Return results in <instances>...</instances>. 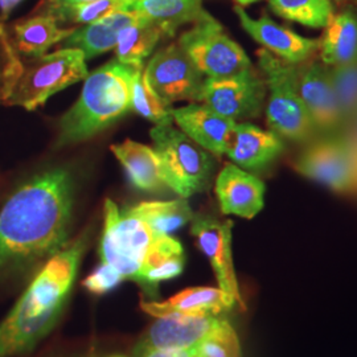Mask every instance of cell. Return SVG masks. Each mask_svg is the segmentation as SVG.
I'll list each match as a JSON object with an SVG mask.
<instances>
[{
    "label": "cell",
    "instance_id": "obj_25",
    "mask_svg": "<svg viewBox=\"0 0 357 357\" xmlns=\"http://www.w3.org/2000/svg\"><path fill=\"white\" fill-rule=\"evenodd\" d=\"M163 38H168V35L162 26L142 17L121 31L114 50L115 59L123 64L144 65V60Z\"/></svg>",
    "mask_w": 357,
    "mask_h": 357
},
{
    "label": "cell",
    "instance_id": "obj_24",
    "mask_svg": "<svg viewBox=\"0 0 357 357\" xmlns=\"http://www.w3.org/2000/svg\"><path fill=\"white\" fill-rule=\"evenodd\" d=\"M131 11L162 26L168 38H174L180 26L193 24L206 13L203 0H135Z\"/></svg>",
    "mask_w": 357,
    "mask_h": 357
},
{
    "label": "cell",
    "instance_id": "obj_16",
    "mask_svg": "<svg viewBox=\"0 0 357 357\" xmlns=\"http://www.w3.org/2000/svg\"><path fill=\"white\" fill-rule=\"evenodd\" d=\"M174 122L197 146L212 155H225L236 123L202 102H192L172 110Z\"/></svg>",
    "mask_w": 357,
    "mask_h": 357
},
{
    "label": "cell",
    "instance_id": "obj_12",
    "mask_svg": "<svg viewBox=\"0 0 357 357\" xmlns=\"http://www.w3.org/2000/svg\"><path fill=\"white\" fill-rule=\"evenodd\" d=\"M294 81L319 137L335 135L342 116L332 88L330 69L317 57L291 65Z\"/></svg>",
    "mask_w": 357,
    "mask_h": 357
},
{
    "label": "cell",
    "instance_id": "obj_3",
    "mask_svg": "<svg viewBox=\"0 0 357 357\" xmlns=\"http://www.w3.org/2000/svg\"><path fill=\"white\" fill-rule=\"evenodd\" d=\"M135 66L114 59L88 75L78 101L59 122L57 147L88 141L131 112L130 81Z\"/></svg>",
    "mask_w": 357,
    "mask_h": 357
},
{
    "label": "cell",
    "instance_id": "obj_23",
    "mask_svg": "<svg viewBox=\"0 0 357 357\" xmlns=\"http://www.w3.org/2000/svg\"><path fill=\"white\" fill-rule=\"evenodd\" d=\"M318 59L327 66H339L357 60V10L348 6L333 13L319 38Z\"/></svg>",
    "mask_w": 357,
    "mask_h": 357
},
{
    "label": "cell",
    "instance_id": "obj_26",
    "mask_svg": "<svg viewBox=\"0 0 357 357\" xmlns=\"http://www.w3.org/2000/svg\"><path fill=\"white\" fill-rule=\"evenodd\" d=\"M126 211L139 217L153 231L169 236L191 222L195 217L187 199L183 197L171 202H143Z\"/></svg>",
    "mask_w": 357,
    "mask_h": 357
},
{
    "label": "cell",
    "instance_id": "obj_11",
    "mask_svg": "<svg viewBox=\"0 0 357 357\" xmlns=\"http://www.w3.org/2000/svg\"><path fill=\"white\" fill-rule=\"evenodd\" d=\"M144 76L160 100L200 102L205 76L178 43L156 52L144 66Z\"/></svg>",
    "mask_w": 357,
    "mask_h": 357
},
{
    "label": "cell",
    "instance_id": "obj_5",
    "mask_svg": "<svg viewBox=\"0 0 357 357\" xmlns=\"http://www.w3.org/2000/svg\"><path fill=\"white\" fill-rule=\"evenodd\" d=\"M88 75L84 53L73 48L22 59V73L3 106H20L33 112L53 94L85 79Z\"/></svg>",
    "mask_w": 357,
    "mask_h": 357
},
{
    "label": "cell",
    "instance_id": "obj_8",
    "mask_svg": "<svg viewBox=\"0 0 357 357\" xmlns=\"http://www.w3.org/2000/svg\"><path fill=\"white\" fill-rule=\"evenodd\" d=\"M178 44L205 78L233 76L253 66L243 47L228 36L211 13H205L183 32Z\"/></svg>",
    "mask_w": 357,
    "mask_h": 357
},
{
    "label": "cell",
    "instance_id": "obj_38",
    "mask_svg": "<svg viewBox=\"0 0 357 357\" xmlns=\"http://www.w3.org/2000/svg\"><path fill=\"white\" fill-rule=\"evenodd\" d=\"M331 1H336V3H345V1H351V0H331Z\"/></svg>",
    "mask_w": 357,
    "mask_h": 357
},
{
    "label": "cell",
    "instance_id": "obj_21",
    "mask_svg": "<svg viewBox=\"0 0 357 357\" xmlns=\"http://www.w3.org/2000/svg\"><path fill=\"white\" fill-rule=\"evenodd\" d=\"M234 303L220 289L213 287H191L175 294L165 302L142 301L141 308L153 318L168 314L183 315H213L216 317Z\"/></svg>",
    "mask_w": 357,
    "mask_h": 357
},
{
    "label": "cell",
    "instance_id": "obj_13",
    "mask_svg": "<svg viewBox=\"0 0 357 357\" xmlns=\"http://www.w3.org/2000/svg\"><path fill=\"white\" fill-rule=\"evenodd\" d=\"M191 222V234L196 240L197 248L209 259L215 271L220 290L225 294L233 303L237 302L240 306L245 308L233 265V221H221L216 217L197 215L192 218Z\"/></svg>",
    "mask_w": 357,
    "mask_h": 357
},
{
    "label": "cell",
    "instance_id": "obj_37",
    "mask_svg": "<svg viewBox=\"0 0 357 357\" xmlns=\"http://www.w3.org/2000/svg\"><path fill=\"white\" fill-rule=\"evenodd\" d=\"M63 1H66V3H77V1H89V0H63Z\"/></svg>",
    "mask_w": 357,
    "mask_h": 357
},
{
    "label": "cell",
    "instance_id": "obj_1",
    "mask_svg": "<svg viewBox=\"0 0 357 357\" xmlns=\"http://www.w3.org/2000/svg\"><path fill=\"white\" fill-rule=\"evenodd\" d=\"M75 202L72 175L53 168L29 178L0 211V280L48 261L68 243Z\"/></svg>",
    "mask_w": 357,
    "mask_h": 357
},
{
    "label": "cell",
    "instance_id": "obj_19",
    "mask_svg": "<svg viewBox=\"0 0 357 357\" xmlns=\"http://www.w3.org/2000/svg\"><path fill=\"white\" fill-rule=\"evenodd\" d=\"M76 26H63L52 15L36 11L11 26L8 33L15 51L23 57L43 56L69 38Z\"/></svg>",
    "mask_w": 357,
    "mask_h": 357
},
{
    "label": "cell",
    "instance_id": "obj_9",
    "mask_svg": "<svg viewBox=\"0 0 357 357\" xmlns=\"http://www.w3.org/2000/svg\"><path fill=\"white\" fill-rule=\"evenodd\" d=\"M294 169L339 195L356 196L357 168L344 142L337 135L318 137L291 162Z\"/></svg>",
    "mask_w": 357,
    "mask_h": 357
},
{
    "label": "cell",
    "instance_id": "obj_35",
    "mask_svg": "<svg viewBox=\"0 0 357 357\" xmlns=\"http://www.w3.org/2000/svg\"><path fill=\"white\" fill-rule=\"evenodd\" d=\"M24 0H0V23L7 20L13 10Z\"/></svg>",
    "mask_w": 357,
    "mask_h": 357
},
{
    "label": "cell",
    "instance_id": "obj_31",
    "mask_svg": "<svg viewBox=\"0 0 357 357\" xmlns=\"http://www.w3.org/2000/svg\"><path fill=\"white\" fill-rule=\"evenodd\" d=\"M22 73V59L10 41L7 29L0 32V105L7 100Z\"/></svg>",
    "mask_w": 357,
    "mask_h": 357
},
{
    "label": "cell",
    "instance_id": "obj_33",
    "mask_svg": "<svg viewBox=\"0 0 357 357\" xmlns=\"http://www.w3.org/2000/svg\"><path fill=\"white\" fill-rule=\"evenodd\" d=\"M335 135H337L342 141L344 142L345 147L351 153L357 168V114L347 125L340 128Z\"/></svg>",
    "mask_w": 357,
    "mask_h": 357
},
{
    "label": "cell",
    "instance_id": "obj_14",
    "mask_svg": "<svg viewBox=\"0 0 357 357\" xmlns=\"http://www.w3.org/2000/svg\"><path fill=\"white\" fill-rule=\"evenodd\" d=\"M234 13L243 31L282 61L291 65L302 64L318 56L319 38H305L287 26L277 24L266 15L253 19L240 6L234 7Z\"/></svg>",
    "mask_w": 357,
    "mask_h": 357
},
{
    "label": "cell",
    "instance_id": "obj_27",
    "mask_svg": "<svg viewBox=\"0 0 357 357\" xmlns=\"http://www.w3.org/2000/svg\"><path fill=\"white\" fill-rule=\"evenodd\" d=\"M131 112L153 122L155 126L172 125V107L158 97L144 76V65H137L130 81Z\"/></svg>",
    "mask_w": 357,
    "mask_h": 357
},
{
    "label": "cell",
    "instance_id": "obj_20",
    "mask_svg": "<svg viewBox=\"0 0 357 357\" xmlns=\"http://www.w3.org/2000/svg\"><path fill=\"white\" fill-rule=\"evenodd\" d=\"M141 19L138 13L132 11L107 15L89 24L77 26L73 33L60 44V48L78 50L84 53L86 60L94 59L98 54L114 51L121 31Z\"/></svg>",
    "mask_w": 357,
    "mask_h": 357
},
{
    "label": "cell",
    "instance_id": "obj_17",
    "mask_svg": "<svg viewBox=\"0 0 357 357\" xmlns=\"http://www.w3.org/2000/svg\"><path fill=\"white\" fill-rule=\"evenodd\" d=\"M215 192L224 215L250 220L257 216L265 205L266 187L264 181L234 163L225 165L218 172Z\"/></svg>",
    "mask_w": 357,
    "mask_h": 357
},
{
    "label": "cell",
    "instance_id": "obj_4",
    "mask_svg": "<svg viewBox=\"0 0 357 357\" xmlns=\"http://www.w3.org/2000/svg\"><path fill=\"white\" fill-rule=\"evenodd\" d=\"M258 69L268 88L265 115L268 130L287 143L306 144L318 138V131L294 81L291 64L270 52H257Z\"/></svg>",
    "mask_w": 357,
    "mask_h": 357
},
{
    "label": "cell",
    "instance_id": "obj_34",
    "mask_svg": "<svg viewBox=\"0 0 357 357\" xmlns=\"http://www.w3.org/2000/svg\"><path fill=\"white\" fill-rule=\"evenodd\" d=\"M141 357H193L191 348L188 349H155L143 352Z\"/></svg>",
    "mask_w": 357,
    "mask_h": 357
},
{
    "label": "cell",
    "instance_id": "obj_7",
    "mask_svg": "<svg viewBox=\"0 0 357 357\" xmlns=\"http://www.w3.org/2000/svg\"><path fill=\"white\" fill-rule=\"evenodd\" d=\"M150 135L162 162L167 188L183 199L208 188L215 169L212 153L174 125L153 126Z\"/></svg>",
    "mask_w": 357,
    "mask_h": 357
},
{
    "label": "cell",
    "instance_id": "obj_18",
    "mask_svg": "<svg viewBox=\"0 0 357 357\" xmlns=\"http://www.w3.org/2000/svg\"><path fill=\"white\" fill-rule=\"evenodd\" d=\"M213 315H183L168 314L156 318L138 347L143 354L155 349H188L220 323Z\"/></svg>",
    "mask_w": 357,
    "mask_h": 357
},
{
    "label": "cell",
    "instance_id": "obj_28",
    "mask_svg": "<svg viewBox=\"0 0 357 357\" xmlns=\"http://www.w3.org/2000/svg\"><path fill=\"white\" fill-rule=\"evenodd\" d=\"M268 8L284 20L314 29L326 28L335 13L331 0H268Z\"/></svg>",
    "mask_w": 357,
    "mask_h": 357
},
{
    "label": "cell",
    "instance_id": "obj_6",
    "mask_svg": "<svg viewBox=\"0 0 357 357\" xmlns=\"http://www.w3.org/2000/svg\"><path fill=\"white\" fill-rule=\"evenodd\" d=\"M103 234L100 255L103 264L118 270L125 280L139 283L142 271L155 246L166 234L153 231L139 217L121 211L106 199L103 208Z\"/></svg>",
    "mask_w": 357,
    "mask_h": 357
},
{
    "label": "cell",
    "instance_id": "obj_15",
    "mask_svg": "<svg viewBox=\"0 0 357 357\" xmlns=\"http://www.w3.org/2000/svg\"><path fill=\"white\" fill-rule=\"evenodd\" d=\"M287 151V142L271 130L237 122L227 153L231 163L258 174L273 166Z\"/></svg>",
    "mask_w": 357,
    "mask_h": 357
},
{
    "label": "cell",
    "instance_id": "obj_10",
    "mask_svg": "<svg viewBox=\"0 0 357 357\" xmlns=\"http://www.w3.org/2000/svg\"><path fill=\"white\" fill-rule=\"evenodd\" d=\"M266 97L265 78L250 66L233 76L205 78L200 102L234 122H245L264 113Z\"/></svg>",
    "mask_w": 357,
    "mask_h": 357
},
{
    "label": "cell",
    "instance_id": "obj_32",
    "mask_svg": "<svg viewBox=\"0 0 357 357\" xmlns=\"http://www.w3.org/2000/svg\"><path fill=\"white\" fill-rule=\"evenodd\" d=\"M122 281H125L123 275L107 264H101L91 274H89L84 281L82 286L91 294L103 295L113 291Z\"/></svg>",
    "mask_w": 357,
    "mask_h": 357
},
{
    "label": "cell",
    "instance_id": "obj_22",
    "mask_svg": "<svg viewBox=\"0 0 357 357\" xmlns=\"http://www.w3.org/2000/svg\"><path fill=\"white\" fill-rule=\"evenodd\" d=\"M110 150L135 188L149 192L167 188L162 162L153 147L128 139L113 144Z\"/></svg>",
    "mask_w": 357,
    "mask_h": 357
},
{
    "label": "cell",
    "instance_id": "obj_29",
    "mask_svg": "<svg viewBox=\"0 0 357 357\" xmlns=\"http://www.w3.org/2000/svg\"><path fill=\"white\" fill-rule=\"evenodd\" d=\"M328 69L343 128L357 114V60L351 64L328 66Z\"/></svg>",
    "mask_w": 357,
    "mask_h": 357
},
{
    "label": "cell",
    "instance_id": "obj_39",
    "mask_svg": "<svg viewBox=\"0 0 357 357\" xmlns=\"http://www.w3.org/2000/svg\"><path fill=\"white\" fill-rule=\"evenodd\" d=\"M110 357H125V356H110Z\"/></svg>",
    "mask_w": 357,
    "mask_h": 357
},
{
    "label": "cell",
    "instance_id": "obj_2",
    "mask_svg": "<svg viewBox=\"0 0 357 357\" xmlns=\"http://www.w3.org/2000/svg\"><path fill=\"white\" fill-rule=\"evenodd\" d=\"M88 238L81 237L51 257L0 323V357L33 351L53 330L69 298Z\"/></svg>",
    "mask_w": 357,
    "mask_h": 357
},
{
    "label": "cell",
    "instance_id": "obj_30",
    "mask_svg": "<svg viewBox=\"0 0 357 357\" xmlns=\"http://www.w3.org/2000/svg\"><path fill=\"white\" fill-rule=\"evenodd\" d=\"M193 357H241L238 336L227 320L221 319L216 327L191 347Z\"/></svg>",
    "mask_w": 357,
    "mask_h": 357
},
{
    "label": "cell",
    "instance_id": "obj_36",
    "mask_svg": "<svg viewBox=\"0 0 357 357\" xmlns=\"http://www.w3.org/2000/svg\"><path fill=\"white\" fill-rule=\"evenodd\" d=\"M257 1H259V0H234V3H236L237 6H240V7H246V6L255 4Z\"/></svg>",
    "mask_w": 357,
    "mask_h": 357
}]
</instances>
